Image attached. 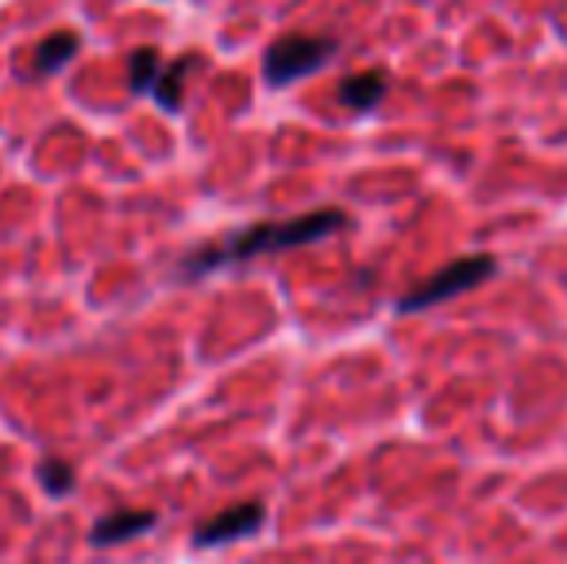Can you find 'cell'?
<instances>
[{
  "mask_svg": "<svg viewBox=\"0 0 567 564\" xmlns=\"http://www.w3.org/2000/svg\"><path fill=\"white\" fill-rule=\"evenodd\" d=\"M343 228H348V213L343 209H313L290 221H259V225L231 233L228 240L194 252L182 264V275L186 279H202V275L217 271V267L247 264V259L278 256V252H293V248H306V244L329 240L332 233H343Z\"/></svg>",
  "mask_w": 567,
  "mask_h": 564,
  "instance_id": "obj_1",
  "label": "cell"
},
{
  "mask_svg": "<svg viewBox=\"0 0 567 564\" xmlns=\"http://www.w3.org/2000/svg\"><path fill=\"white\" fill-rule=\"evenodd\" d=\"M498 275V259L491 252H475V256H463V259H452L449 267L433 271L429 279H421L413 286L410 294L398 298V314H421V309H433L449 298H460V294H471L478 290L486 279Z\"/></svg>",
  "mask_w": 567,
  "mask_h": 564,
  "instance_id": "obj_2",
  "label": "cell"
},
{
  "mask_svg": "<svg viewBox=\"0 0 567 564\" xmlns=\"http://www.w3.org/2000/svg\"><path fill=\"white\" fill-rule=\"evenodd\" d=\"M78 47H82V35L78 31H54V35H47L43 43L35 47V59H31V74L35 78H47L54 74V70H62L70 59L78 54Z\"/></svg>",
  "mask_w": 567,
  "mask_h": 564,
  "instance_id": "obj_7",
  "label": "cell"
},
{
  "mask_svg": "<svg viewBox=\"0 0 567 564\" xmlns=\"http://www.w3.org/2000/svg\"><path fill=\"white\" fill-rule=\"evenodd\" d=\"M267 522V506L262 503H236L228 511L205 519L202 526L194 530V545L197 550H217V545H231L239 537H251L255 530H262Z\"/></svg>",
  "mask_w": 567,
  "mask_h": 564,
  "instance_id": "obj_4",
  "label": "cell"
},
{
  "mask_svg": "<svg viewBox=\"0 0 567 564\" xmlns=\"http://www.w3.org/2000/svg\"><path fill=\"white\" fill-rule=\"evenodd\" d=\"M186 74H189V59H178L174 66H163V74H158V82H155V101L166 109V113H178L182 109V82H186Z\"/></svg>",
  "mask_w": 567,
  "mask_h": 564,
  "instance_id": "obj_9",
  "label": "cell"
},
{
  "mask_svg": "<svg viewBox=\"0 0 567 564\" xmlns=\"http://www.w3.org/2000/svg\"><path fill=\"white\" fill-rule=\"evenodd\" d=\"M158 74H163V59H158L155 47H140V51L127 54V90H132L135 98L155 90Z\"/></svg>",
  "mask_w": 567,
  "mask_h": 564,
  "instance_id": "obj_8",
  "label": "cell"
},
{
  "mask_svg": "<svg viewBox=\"0 0 567 564\" xmlns=\"http://www.w3.org/2000/svg\"><path fill=\"white\" fill-rule=\"evenodd\" d=\"M35 475H39V483H43L47 495H54V499L70 495V491H74V483H78L74 468H70L66 460H59V457H43V460H39Z\"/></svg>",
  "mask_w": 567,
  "mask_h": 564,
  "instance_id": "obj_10",
  "label": "cell"
},
{
  "mask_svg": "<svg viewBox=\"0 0 567 564\" xmlns=\"http://www.w3.org/2000/svg\"><path fill=\"white\" fill-rule=\"evenodd\" d=\"M158 514L155 511H113L105 519H97L93 526V545H120L132 542V537H143L147 530H155Z\"/></svg>",
  "mask_w": 567,
  "mask_h": 564,
  "instance_id": "obj_6",
  "label": "cell"
},
{
  "mask_svg": "<svg viewBox=\"0 0 567 564\" xmlns=\"http://www.w3.org/2000/svg\"><path fill=\"white\" fill-rule=\"evenodd\" d=\"M337 51L340 43L329 35H278L262 54V78H267L270 90H286V85L329 66Z\"/></svg>",
  "mask_w": 567,
  "mask_h": 564,
  "instance_id": "obj_3",
  "label": "cell"
},
{
  "mask_svg": "<svg viewBox=\"0 0 567 564\" xmlns=\"http://www.w3.org/2000/svg\"><path fill=\"white\" fill-rule=\"evenodd\" d=\"M390 90V74L386 70H363V74H348L337 85V101L351 113H371V109L382 105Z\"/></svg>",
  "mask_w": 567,
  "mask_h": 564,
  "instance_id": "obj_5",
  "label": "cell"
}]
</instances>
